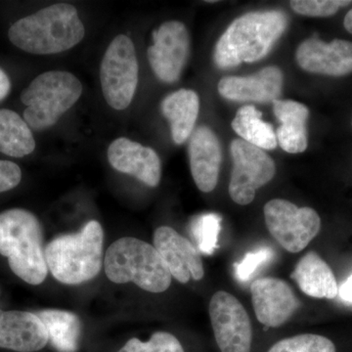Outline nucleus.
I'll return each instance as SVG.
<instances>
[{
    "instance_id": "423d86ee",
    "label": "nucleus",
    "mask_w": 352,
    "mask_h": 352,
    "mask_svg": "<svg viewBox=\"0 0 352 352\" xmlns=\"http://www.w3.org/2000/svg\"><path fill=\"white\" fill-rule=\"evenodd\" d=\"M82 94V82L73 74L62 71L41 74L21 94V101L27 106L25 122L34 131L50 129L75 105Z\"/></svg>"
},
{
    "instance_id": "f03ea898",
    "label": "nucleus",
    "mask_w": 352,
    "mask_h": 352,
    "mask_svg": "<svg viewBox=\"0 0 352 352\" xmlns=\"http://www.w3.org/2000/svg\"><path fill=\"white\" fill-rule=\"evenodd\" d=\"M85 34V25L75 7L58 3L17 21L9 29L8 38L25 52L47 55L71 50Z\"/></svg>"
},
{
    "instance_id": "aec40b11",
    "label": "nucleus",
    "mask_w": 352,
    "mask_h": 352,
    "mask_svg": "<svg viewBox=\"0 0 352 352\" xmlns=\"http://www.w3.org/2000/svg\"><path fill=\"white\" fill-rule=\"evenodd\" d=\"M305 295L332 300L339 295L337 280L328 263L314 251L296 263L291 275Z\"/></svg>"
},
{
    "instance_id": "dca6fc26",
    "label": "nucleus",
    "mask_w": 352,
    "mask_h": 352,
    "mask_svg": "<svg viewBox=\"0 0 352 352\" xmlns=\"http://www.w3.org/2000/svg\"><path fill=\"white\" fill-rule=\"evenodd\" d=\"M283 88V73L277 67L264 68L249 76H224L219 92L231 101L268 103L277 100Z\"/></svg>"
},
{
    "instance_id": "a878e982",
    "label": "nucleus",
    "mask_w": 352,
    "mask_h": 352,
    "mask_svg": "<svg viewBox=\"0 0 352 352\" xmlns=\"http://www.w3.org/2000/svg\"><path fill=\"white\" fill-rule=\"evenodd\" d=\"M268 352H336V346L323 336L303 333L280 340Z\"/></svg>"
},
{
    "instance_id": "7c9ffc66",
    "label": "nucleus",
    "mask_w": 352,
    "mask_h": 352,
    "mask_svg": "<svg viewBox=\"0 0 352 352\" xmlns=\"http://www.w3.org/2000/svg\"><path fill=\"white\" fill-rule=\"evenodd\" d=\"M339 296L342 300L352 305V274L340 287Z\"/></svg>"
},
{
    "instance_id": "c756f323",
    "label": "nucleus",
    "mask_w": 352,
    "mask_h": 352,
    "mask_svg": "<svg viewBox=\"0 0 352 352\" xmlns=\"http://www.w3.org/2000/svg\"><path fill=\"white\" fill-rule=\"evenodd\" d=\"M22 179L20 166L13 162L0 160V193L15 188Z\"/></svg>"
},
{
    "instance_id": "4be33fe9",
    "label": "nucleus",
    "mask_w": 352,
    "mask_h": 352,
    "mask_svg": "<svg viewBox=\"0 0 352 352\" xmlns=\"http://www.w3.org/2000/svg\"><path fill=\"white\" fill-rule=\"evenodd\" d=\"M36 141L25 120L7 109H0V152L23 157L34 152Z\"/></svg>"
},
{
    "instance_id": "39448f33",
    "label": "nucleus",
    "mask_w": 352,
    "mask_h": 352,
    "mask_svg": "<svg viewBox=\"0 0 352 352\" xmlns=\"http://www.w3.org/2000/svg\"><path fill=\"white\" fill-rule=\"evenodd\" d=\"M106 275L117 284L133 282L150 293H163L170 288V271L154 245L136 238H122L106 252Z\"/></svg>"
},
{
    "instance_id": "a211bd4d",
    "label": "nucleus",
    "mask_w": 352,
    "mask_h": 352,
    "mask_svg": "<svg viewBox=\"0 0 352 352\" xmlns=\"http://www.w3.org/2000/svg\"><path fill=\"white\" fill-rule=\"evenodd\" d=\"M188 150L190 168L197 187L205 193L214 191L222 160L217 134L210 127L199 126L190 136Z\"/></svg>"
},
{
    "instance_id": "7ed1b4c3",
    "label": "nucleus",
    "mask_w": 352,
    "mask_h": 352,
    "mask_svg": "<svg viewBox=\"0 0 352 352\" xmlns=\"http://www.w3.org/2000/svg\"><path fill=\"white\" fill-rule=\"evenodd\" d=\"M0 254L28 284H41L47 276L43 228L28 210L12 208L0 214Z\"/></svg>"
},
{
    "instance_id": "20e7f679",
    "label": "nucleus",
    "mask_w": 352,
    "mask_h": 352,
    "mask_svg": "<svg viewBox=\"0 0 352 352\" xmlns=\"http://www.w3.org/2000/svg\"><path fill=\"white\" fill-rule=\"evenodd\" d=\"M103 229L96 220L87 222L80 232L55 238L45 248L48 270L66 285L94 279L103 264Z\"/></svg>"
},
{
    "instance_id": "72a5a7b5",
    "label": "nucleus",
    "mask_w": 352,
    "mask_h": 352,
    "mask_svg": "<svg viewBox=\"0 0 352 352\" xmlns=\"http://www.w3.org/2000/svg\"><path fill=\"white\" fill-rule=\"evenodd\" d=\"M351 126H352V120H351Z\"/></svg>"
},
{
    "instance_id": "9d476101",
    "label": "nucleus",
    "mask_w": 352,
    "mask_h": 352,
    "mask_svg": "<svg viewBox=\"0 0 352 352\" xmlns=\"http://www.w3.org/2000/svg\"><path fill=\"white\" fill-rule=\"evenodd\" d=\"M208 311L220 351L251 352V320L235 296L227 292H217L210 300Z\"/></svg>"
},
{
    "instance_id": "0eeeda50",
    "label": "nucleus",
    "mask_w": 352,
    "mask_h": 352,
    "mask_svg": "<svg viewBox=\"0 0 352 352\" xmlns=\"http://www.w3.org/2000/svg\"><path fill=\"white\" fill-rule=\"evenodd\" d=\"M139 68L131 38L119 34L110 43L100 66L102 92L113 109L124 110L131 105L138 85Z\"/></svg>"
},
{
    "instance_id": "473e14b6",
    "label": "nucleus",
    "mask_w": 352,
    "mask_h": 352,
    "mask_svg": "<svg viewBox=\"0 0 352 352\" xmlns=\"http://www.w3.org/2000/svg\"><path fill=\"white\" fill-rule=\"evenodd\" d=\"M344 29L352 34V9L346 13L344 20Z\"/></svg>"
},
{
    "instance_id": "b1692460",
    "label": "nucleus",
    "mask_w": 352,
    "mask_h": 352,
    "mask_svg": "<svg viewBox=\"0 0 352 352\" xmlns=\"http://www.w3.org/2000/svg\"><path fill=\"white\" fill-rule=\"evenodd\" d=\"M263 113L252 105L240 108L232 122L233 131L242 140L261 150L277 147L276 133L273 126L261 120Z\"/></svg>"
},
{
    "instance_id": "4468645a",
    "label": "nucleus",
    "mask_w": 352,
    "mask_h": 352,
    "mask_svg": "<svg viewBox=\"0 0 352 352\" xmlns=\"http://www.w3.org/2000/svg\"><path fill=\"white\" fill-rule=\"evenodd\" d=\"M154 247L161 254L171 276L182 284L190 278L196 281L205 275L203 261L195 245L168 226L159 227L154 233Z\"/></svg>"
},
{
    "instance_id": "f257e3e1",
    "label": "nucleus",
    "mask_w": 352,
    "mask_h": 352,
    "mask_svg": "<svg viewBox=\"0 0 352 352\" xmlns=\"http://www.w3.org/2000/svg\"><path fill=\"white\" fill-rule=\"evenodd\" d=\"M288 27V17L279 10L247 13L227 28L217 41L214 62L227 69L265 57Z\"/></svg>"
},
{
    "instance_id": "f3484780",
    "label": "nucleus",
    "mask_w": 352,
    "mask_h": 352,
    "mask_svg": "<svg viewBox=\"0 0 352 352\" xmlns=\"http://www.w3.org/2000/svg\"><path fill=\"white\" fill-rule=\"evenodd\" d=\"M48 342L47 331L38 315L0 310V349L34 352L43 349Z\"/></svg>"
},
{
    "instance_id": "5701e85b",
    "label": "nucleus",
    "mask_w": 352,
    "mask_h": 352,
    "mask_svg": "<svg viewBox=\"0 0 352 352\" xmlns=\"http://www.w3.org/2000/svg\"><path fill=\"white\" fill-rule=\"evenodd\" d=\"M48 333V340L60 352H76L80 336V321L64 310H43L38 314Z\"/></svg>"
},
{
    "instance_id": "1a4fd4ad",
    "label": "nucleus",
    "mask_w": 352,
    "mask_h": 352,
    "mask_svg": "<svg viewBox=\"0 0 352 352\" xmlns=\"http://www.w3.org/2000/svg\"><path fill=\"white\" fill-rule=\"evenodd\" d=\"M233 170L229 183V194L236 204L249 205L256 197V190L274 177L276 168L270 155L241 138L230 145Z\"/></svg>"
},
{
    "instance_id": "6ab92c4d",
    "label": "nucleus",
    "mask_w": 352,
    "mask_h": 352,
    "mask_svg": "<svg viewBox=\"0 0 352 352\" xmlns=\"http://www.w3.org/2000/svg\"><path fill=\"white\" fill-rule=\"evenodd\" d=\"M273 112L279 120L277 141L282 149L289 154H298L307 149V122L309 111L300 102L280 100L273 102Z\"/></svg>"
},
{
    "instance_id": "2f4dec72",
    "label": "nucleus",
    "mask_w": 352,
    "mask_h": 352,
    "mask_svg": "<svg viewBox=\"0 0 352 352\" xmlns=\"http://www.w3.org/2000/svg\"><path fill=\"white\" fill-rule=\"evenodd\" d=\"M11 83L8 76L3 69H0V101L3 100L10 91Z\"/></svg>"
},
{
    "instance_id": "9b49d317",
    "label": "nucleus",
    "mask_w": 352,
    "mask_h": 352,
    "mask_svg": "<svg viewBox=\"0 0 352 352\" xmlns=\"http://www.w3.org/2000/svg\"><path fill=\"white\" fill-rule=\"evenodd\" d=\"M153 41L147 55L155 75L164 82L179 80L189 56L187 28L179 21H168L153 32Z\"/></svg>"
},
{
    "instance_id": "6e6552de",
    "label": "nucleus",
    "mask_w": 352,
    "mask_h": 352,
    "mask_svg": "<svg viewBox=\"0 0 352 352\" xmlns=\"http://www.w3.org/2000/svg\"><path fill=\"white\" fill-rule=\"evenodd\" d=\"M264 219L272 237L286 251L302 252L318 235L319 214L311 208H298L291 201L274 199L264 206Z\"/></svg>"
},
{
    "instance_id": "2eb2a0df",
    "label": "nucleus",
    "mask_w": 352,
    "mask_h": 352,
    "mask_svg": "<svg viewBox=\"0 0 352 352\" xmlns=\"http://www.w3.org/2000/svg\"><path fill=\"white\" fill-rule=\"evenodd\" d=\"M111 166L120 173L138 178L150 187L161 182L162 164L159 155L152 148L145 147L131 139H116L108 148Z\"/></svg>"
},
{
    "instance_id": "c85d7f7f",
    "label": "nucleus",
    "mask_w": 352,
    "mask_h": 352,
    "mask_svg": "<svg viewBox=\"0 0 352 352\" xmlns=\"http://www.w3.org/2000/svg\"><path fill=\"white\" fill-rule=\"evenodd\" d=\"M272 256L273 251L267 247L248 252L242 261L234 265L235 277L240 282H247L256 272V270L264 263H268Z\"/></svg>"
},
{
    "instance_id": "bb28decb",
    "label": "nucleus",
    "mask_w": 352,
    "mask_h": 352,
    "mask_svg": "<svg viewBox=\"0 0 352 352\" xmlns=\"http://www.w3.org/2000/svg\"><path fill=\"white\" fill-rule=\"evenodd\" d=\"M119 352H185L179 340L166 332H157L148 342L129 340Z\"/></svg>"
},
{
    "instance_id": "ddd939ff",
    "label": "nucleus",
    "mask_w": 352,
    "mask_h": 352,
    "mask_svg": "<svg viewBox=\"0 0 352 352\" xmlns=\"http://www.w3.org/2000/svg\"><path fill=\"white\" fill-rule=\"evenodd\" d=\"M251 294L256 318L267 327L283 325L300 307L293 289L278 278L256 279L252 282Z\"/></svg>"
},
{
    "instance_id": "cd10ccee",
    "label": "nucleus",
    "mask_w": 352,
    "mask_h": 352,
    "mask_svg": "<svg viewBox=\"0 0 352 352\" xmlns=\"http://www.w3.org/2000/svg\"><path fill=\"white\" fill-rule=\"evenodd\" d=\"M352 1L346 0H293L291 7L296 13L308 17H330Z\"/></svg>"
},
{
    "instance_id": "412c9836",
    "label": "nucleus",
    "mask_w": 352,
    "mask_h": 352,
    "mask_svg": "<svg viewBox=\"0 0 352 352\" xmlns=\"http://www.w3.org/2000/svg\"><path fill=\"white\" fill-rule=\"evenodd\" d=\"M162 112L170 124L171 138L183 144L193 133L200 110L198 94L191 89H179L162 102Z\"/></svg>"
},
{
    "instance_id": "f8f14e48",
    "label": "nucleus",
    "mask_w": 352,
    "mask_h": 352,
    "mask_svg": "<svg viewBox=\"0 0 352 352\" xmlns=\"http://www.w3.org/2000/svg\"><path fill=\"white\" fill-rule=\"evenodd\" d=\"M296 58L308 73L336 78L347 76L352 73V41L333 39L325 43L312 36L300 43Z\"/></svg>"
},
{
    "instance_id": "393cba45",
    "label": "nucleus",
    "mask_w": 352,
    "mask_h": 352,
    "mask_svg": "<svg viewBox=\"0 0 352 352\" xmlns=\"http://www.w3.org/2000/svg\"><path fill=\"white\" fill-rule=\"evenodd\" d=\"M221 217L217 214H203L192 220L190 231L199 251L210 256L219 248Z\"/></svg>"
}]
</instances>
